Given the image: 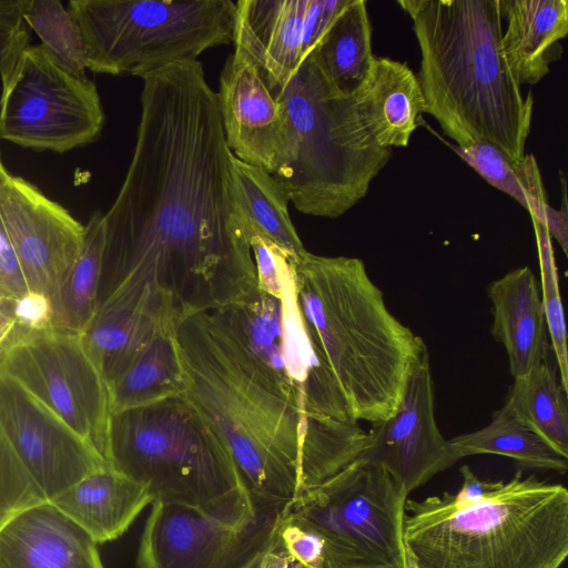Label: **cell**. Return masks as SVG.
Masks as SVG:
<instances>
[{"mask_svg":"<svg viewBox=\"0 0 568 568\" xmlns=\"http://www.w3.org/2000/svg\"><path fill=\"white\" fill-rule=\"evenodd\" d=\"M142 80L132 159L103 214L98 308L176 325L260 288L233 153L202 63H173Z\"/></svg>","mask_w":568,"mask_h":568,"instance_id":"1","label":"cell"},{"mask_svg":"<svg viewBox=\"0 0 568 568\" xmlns=\"http://www.w3.org/2000/svg\"><path fill=\"white\" fill-rule=\"evenodd\" d=\"M174 336L183 397L222 437L256 501L285 505L367 448L357 420L314 415L294 402L217 311L183 318Z\"/></svg>","mask_w":568,"mask_h":568,"instance_id":"2","label":"cell"},{"mask_svg":"<svg viewBox=\"0 0 568 568\" xmlns=\"http://www.w3.org/2000/svg\"><path fill=\"white\" fill-rule=\"evenodd\" d=\"M413 21L425 109L467 146L486 142L510 161L525 156L534 98L506 60L499 0H399Z\"/></svg>","mask_w":568,"mask_h":568,"instance_id":"3","label":"cell"},{"mask_svg":"<svg viewBox=\"0 0 568 568\" xmlns=\"http://www.w3.org/2000/svg\"><path fill=\"white\" fill-rule=\"evenodd\" d=\"M301 311L313 328L354 419L392 416L425 342L387 308L357 257L306 252L288 257Z\"/></svg>","mask_w":568,"mask_h":568,"instance_id":"4","label":"cell"},{"mask_svg":"<svg viewBox=\"0 0 568 568\" xmlns=\"http://www.w3.org/2000/svg\"><path fill=\"white\" fill-rule=\"evenodd\" d=\"M404 545L415 568H560L568 556V490L518 470L484 501L452 493L405 504Z\"/></svg>","mask_w":568,"mask_h":568,"instance_id":"5","label":"cell"},{"mask_svg":"<svg viewBox=\"0 0 568 568\" xmlns=\"http://www.w3.org/2000/svg\"><path fill=\"white\" fill-rule=\"evenodd\" d=\"M104 458L148 485L154 500L230 525L250 524L265 506L253 499L222 437L183 396L112 413Z\"/></svg>","mask_w":568,"mask_h":568,"instance_id":"6","label":"cell"},{"mask_svg":"<svg viewBox=\"0 0 568 568\" xmlns=\"http://www.w3.org/2000/svg\"><path fill=\"white\" fill-rule=\"evenodd\" d=\"M273 93L286 121L285 154L273 175L301 213L342 216L366 196L392 149L377 145L351 93L325 74L313 51Z\"/></svg>","mask_w":568,"mask_h":568,"instance_id":"7","label":"cell"},{"mask_svg":"<svg viewBox=\"0 0 568 568\" xmlns=\"http://www.w3.org/2000/svg\"><path fill=\"white\" fill-rule=\"evenodd\" d=\"M68 10L89 70L141 79L233 43L236 21L232 0H71Z\"/></svg>","mask_w":568,"mask_h":568,"instance_id":"8","label":"cell"},{"mask_svg":"<svg viewBox=\"0 0 568 568\" xmlns=\"http://www.w3.org/2000/svg\"><path fill=\"white\" fill-rule=\"evenodd\" d=\"M408 493L383 465L358 457L284 506L325 544V568H404Z\"/></svg>","mask_w":568,"mask_h":568,"instance_id":"9","label":"cell"},{"mask_svg":"<svg viewBox=\"0 0 568 568\" xmlns=\"http://www.w3.org/2000/svg\"><path fill=\"white\" fill-rule=\"evenodd\" d=\"M281 296L263 293L217 310L247 351L307 412L356 420L321 344L298 305L288 255L281 264Z\"/></svg>","mask_w":568,"mask_h":568,"instance_id":"10","label":"cell"},{"mask_svg":"<svg viewBox=\"0 0 568 568\" xmlns=\"http://www.w3.org/2000/svg\"><path fill=\"white\" fill-rule=\"evenodd\" d=\"M104 124L95 84L53 62L43 47H29L2 83L0 140L63 153L94 141Z\"/></svg>","mask_w":568,"mask_h":568,"instance_id":"11","label":"cell"},{"mask_svg":"<svg viewBox=\"0 0 568 568\" xmlns=\"http://www.w3.org/2000/svg\"><path fill=\"white\" fill-rule=\"evenodd\" d=\"M0 372L17 381L104 458L111 415L109 389L81 334L57 327L29 331L3 354Z\"/></svg>","mask_w":568,"mask_h":568,"instance_id":"12","label":"cell"},{"mask_svg":"<svg viewBox=\"0 0 568 568\" xmlns=\"http://www.w3.org/2000/svg\"><path fill=\"white\" fill-rule=\"evenodd\" d=\"M151 505L136 568H241L267 542L286 504L264 506L245 526L183 505Z\"/></svg>","mask_w":568,"mask_h":568,"instance_id":"13","label":"cell"},{"mask_svg":"<svg viewBox=\"0 0 568 568\" xmlns=\"http://www.w3.org/2000/svg\"><path fill=\"white\" fill-rule=\"evenodd\" d=\"M0 227L29 293L51 303L54 325L62 286L83 243L84 225L37 186L10 175L0 185Z\"/></svg>","mask_w":568,"mask_h":568,"instance_id":"14","label":"cell"},{"mask_svg":"<svg viewBox=\"0 0 568 568\" xmlns=\"http://www.w3.org/2000/svg\"><path fill=\"white\" fill-rule=\"evenodd\" d=\"M0 430L48 501L108 465L57 414L1 372Z\"/></svg>","mask_w":568,"mask_h":568,"instance_id":"15","label":"cell"},{"mask_svg":"<svg viewBox=\"0 0 568 568\" xmlns=\"http://www.w3.org/2000/svg\"><path fill=\"white\" fill-rule=\"evenodd\" d=\"M363 457L383 465L409 494L459 459L435 418L428 352L414 365L395 413L373 424Z\"/></svg>","mask_w":568,"mask_h":568,"instance_id":"16","label":"cell"},{"mask_svg":"<svg viewBox=\"0 0 568 568\" xmlns=\"http://www.w3.org/2000/svg\"><path fill=\"white\" fill-rule=\"evenodd\" d=\"M216 94L227 148L274 174L285 154V114L258 64L242 48L234 47L226 59Z\"/></svg>","mask_w":568,"mask_h":568,"instance_id":"17","label":"cell"},{"mask_svg":"<svg viewBox=\"0 0 568 568\" xmlns=\"http://www.w3.org/2000/svg\"><path fill=\"white\" fill-rule=\"evenodd\" d=\"M0 568H104L98 544L50 501L31 506L0 532Z\"/></svg>","mask_w":568,"mask_h":568,"instance_id":"18","label":"cell"},{"mask_svg":"<svg viewBox=\"0 0 568 568\" xmlns=\"http://www.w3.org/2000/svg\"><path fill=\"white\" fill-rule=\"evenodd\" d=\"M307 0H239L234 47L258 64L272 92L282 89L302 60Z\"/></svg>","mask_w":568,"mask_h":568,"instance_id":"19","label":"cell"},{"mask_svg":"<svg viewBox=\"0 0 568 568\" xmlns=\"http://www.w3.org/2000/svg\"><path fill=\"white\" fill-rule=\"evenodd\" d=\"M351 95L362 124L377 145H408L425 102L417 74L405 62L375 57Z\"/></svg>","mask_w":568,"mask_h":568,"instance_id":"20","label":"cell"},{"mask_svg":"<svg viewBox=\"0 0 568 568\" xmlns=\"http://www.w3.org/2000/svg\"><path fill=\"white\" fill-rule=\"evenodd\" d=\"M491 334L506 349L514 378L547 361L546 318L536 277L528 266L515 268L487 288Z\"/></svg>","mask_w":568,"mask_h":568,"instance_id":"21","label":"cell"},{"mask_svg":"<svg viewBox=\"0 0 568 568\" xmlns=\"http://www.w3.org/2000/svg\"><path fill=\"white\" fill-rule=\"evenodd\" d=\"M153 500L148 485L106 465L50 503L99 545L121 537Z\"/></svg>","mask_w":568,"mask_h":568,"instance_id":"22","label":"cell"},{"mask_svg":"<svg viewBox=\"0 0 568 568\" xmlns=\"http://www.w3.org/2000/svg\"><path fill=\"white\" fill-rule=\"evenodd\" d=\"M506 20L501 44L508 65L521 87L536 84L561 55L559 41L568 33L566 0H499Z\"/></svg>","mask_w":568,"mask_h":568,"instance_id":"23","label":"cell"},{"mask_svg":"<svg viewBox=\"0 0 568 568\" xmlns=\"http://www.w3.org/2000/svg\"><path fill=\"white\" fill-rule=\"evenodd\" d=\"M174 331L175 326L160 329L109 386L111 414L184 395Z\"/></svg>","mask_w":568,"mask_h":568,"instance_id":"24","label":"cell"},{"mask_svg":"<svg viewBox=\"0 0 568 568\" xmlns=\"http://www.w3.org/2000/svg\"><path fill=\"white\" fill-rule=\"evenodd\" d=\"M235 183L250 237L262 236L291 258L305 254L290 216V197L284 186L268 171L243 162L233 154Z\"/></svg>","mask_w":568,"mask_h":568,"instance_id":"25","label":"cell"},{"mask_svg":"<svg viewBox=\"0 0 568 568\" xmlns=\"http://www.w3.org/2000/svg\"><path fill=\"white\" fill-rule=\"evenodd\" d=\"M166 326L175 325L134 310L104 306L97 310L81 338L109 388Z\"/></svg>","mask_w":568,"mask_h":568,"instance_id":"26","label":"cell"},{"mask_svg":"<svg viewBox=\"0 0 568 568\" xmlns=\"http://www.w3.org/2000/svg\"><path fill=\"white\" fill-rule=\"evenodd\" d=\"M449 443L458 457L493 454L514 459L523 468L566 474L568 457L558 453L524 425L505 405L496 410L485 427L455 436Z\"/></svg>","mask_w":568,"mask_h":568,"instance_id":"27","label":"cell"},{"mask_svg":"<svg viewBox=\"0 0 568 568\" xmlns=\"http://www.w3.org/2000/svg\"><path fill=\"white\" fill-rule=\"evenodd\" d=\"M312 51L325 74L352 93L375 58L366 2L347 0Z\"/></svg>","mask_w":568,"mask_h":568,"instance_id":"28","label":"cell"},{"mask_svg":"<svg viewBox=\"0 0 568 568\" xmlns=\"http://www.w3.org/2000/svg\"><path fill=\"white\" fill-rule=\"evenodd\" d=\"M505 406L552 448L568 457L566 393L547 361L514 378Z\"/></svg>","mask_w":568,"mask_h":568,"instance_id":"29","label":"cell"},{"mask_svg":"<svg viewBox=\"0 0 568 568\" xmlns=\"http://www.w3.org/2000/svg\"><path fill=\"white\" fill-rule=\"evenodd\" d=\"M104 248L103 213L94 212L84 225L81 250L61 290L54 327L81 334L98 308Z\"/></svg>","mask_w":568,"mask_h":568,"instance_id":"30","label":"cell"},{"mask_svg":"<svg viewBox=\"0 0 568 568\" xmlns=\"http://www.w3.org/2000/svg\"><path fill=\"white\" fill-rule=\"evenodd\" d=\"M23 19L54 63L77 77H85L84 42L68 8L58 0H24Z\"/></svg>","mask_w":568,"mask_h":568,"instance_id":"31","label":"cell"},{"mask_svg":"<svg viewBox=\"0 0 568 568\" xmlns=\"http://www.w3.org/2000/svg\"><path fill=\"white\" fill-rule=\"evenodd\" d=\"M532 224L538 248L541 278V302L545 312L546 326L550 335L551 347L559 368V383L564 392L567 394V331L551 237L544 225L536 222H532Z\"/></svg>","mask_w":568,"mask_h":568,"instance_id":"32","label":"cell"},{"mask_svg":"<svg viewBox=\"0 0 568 568\" xmlns=\"http://www.w3.org/2000/svg\"><path fill=\"white\" fill-rule=\"evenodd\" d=\"M453 151L488 184L506 193L527 210L526 187L531 154L510 161L498 148L486 142L467 146L452 145Z\"/></svg>","mask_w":568,"mask_h":568,"instance_id":"33","label":"cell"},{"mask_svg":"<svg viewBox=\"0 0 568 568\" xmlns=\"http://www.w3.org/2000/svg\"><path fill=\"white\" fill-rule=\"evenodd\" d=\"M48 501L0 430V532L21 511Z\"/></svg>","mask_w":568,"mask_h":568,"instance_id":"34","label":"cell"},{"mask_svg":"<svg viewBox=\"0 0 568 568\" xmlns=\"http://www.w3.org/2000/svg\"><path fill=\"white\" fill-rule=\"evenodd\" d=\"M24 0H0V78L4 83L30 47V28L23 19Z\"/></svg>","mask_w":568,"mask_h":568,"instance_id":"35","label":"cell"},{"mask_svg":"<svg viewBox=\"0 0 568 568\" xmlns=\"http://www.w3.org/2000/svg\"><path fill=\"white\" fill-rule=\"evenodd\" d=\"M276 531L285 550L307 568H325V544L310 527L291 517L284 508L276 523Z\"/></svg>","mask_w":568,"mask_h":568,"instance_id":"36","label":"cell"},{"mask_svg":"<svg viewBox=\"0 0 568 568\" xmlns=\"http://www.w3.org/2000/svg\"><path fill=\"white\" fill-rule=\"evenodd\" d=\"M251 248L260 291L280 297L282 291L281 264L287 254L271 241L258 235L251 239Z\"/></svg>","mask_w":568,"mask_h":568,"instance_id":"37","label":"cell"},{"mask_svg":"<svg viewBox=\"0 0 568 568\" xmlns=\"http://www.w3.org/2000/svg\"><path fill=\"white\" fill-rule=\"evenodd\" d=\"M347 0H307L303 21L302 60L316 47ZM301 60V61H302Z\"/></svg>","mask_w":568,"mask_h":568,"instance_id":"38","label":"cell"},{"mask_svg":"<svg viewBox=\"0 0 568 568\" xmlns=\"http://www.w3.org/2000/svg\"><path fill=\"white\" fill-rule=\"evenodd\" d=\"M277 523V521H276ZM241 568H307L296 561L283 547L276 524L267 542Z\"/></svg>","mask_w":568,"mask_h":568,"instance_id":"39","label":"cell"},{"mask_svg":"<svg viewBox=\"0 0 568 568\" xmlns=\"http://www.w3.org/2000/svg\"><path fill=\"white\" fill-rule=\"evenodd\" d=\"M463 477L462 488L452 494V501L458 508L470 507L487 499L495 489L496 480L479 479L469 466L460 467Z\"/></svg>","mask_w":568,"mask_h":568,"instance_id":"40","label":"cell"},{"mask_svg":"<svg viewBox=\"0 0 568 568\" xmlns=\"http://www.w3.org/2000/svg\"><path fill=\"white\" fill-rule=\"evenodd\" d=\"M17 301L0 291V359L18 338L29 332L18 317Z\"/></svg>","mask_w":568,"mask_h":568,"instance_id":"41","label":"cell"},{"mask_svg":"<svg viewBox=\"0 0 568 568\" xmlns=\"http://www.w3.org/2000/svg\"><path fill=\"white\" fill-rule=\"evenodd\" d=\"M10 176V173L6 170L1 155H0V185Z\"/></svg>","mask_w":568,"mask_h":568,"instance_id":"42","label":"cell"},{"mask_svg":"<svg viewBox=\"0 0 568 568\" xmlns=\"http://www.w3.org/2000/svg\"><path fill=\"white\" fill-rule=\"evenodd\" d=\"M404 568H415V565L413 564L410 557L407 554V561Z\"/></svg>","mask_w":568,"mask_h":568,"instance_id":"43","label":"cell"}]
</instances>
